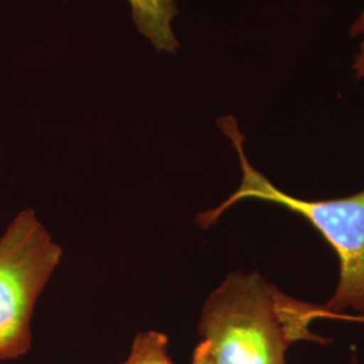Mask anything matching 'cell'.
Wrapping results in <instances>:
<instances>
[{"label":"cell","mask_w":364,"mask_h":364,"mask_svg":"<svg viewBox=\"0 0 364 364\" xmlns=\"http://www.w3.org/2000/svg\"><path fill=\"white\" fill-rule=\"evenodd\" d=\"M320 305L291 299L259 274L235 272L204 302L198 333L213 364H289V347L311 332Z\"/></svg>","instance_id":"6da1fadb"},{"label":"cell","mask_w":364,"mask_h":364,"mask_svg":"<svg viewBox=\"0 0 364 364\" xmlns=\"http://www.w3.org/2000/svg\"><path fill=\"white\" fill-rule=\"evenodd\" d=\"M219 127L234 144L242 168V182L220 207L201 213L197 223L207 228L242 200L274 203L309 221L333 247L340 260V279L333 297L320 306L317 318L355 309L364 314V191L336 200H304L285 193L255 169L245 151V136L234 117L219 119Z\"/></svg>","instance_id":"7a4b0ae2"},{"label":"cell","mask_w":364,"mask_h":364,"mask_svg":"<svg viewBox=\"0 0 364 364\" xmlns=\"http://www.w3.org/2000/svg\"><path fill=\"white\" fill-rule=\"evenodd\" d=\"M61 259L63 248L34 209H22L0 236V362L30 350L36 304Z\"/></svg>","instance_id":"3957f363"},{"label":"cell","mask_w":364,"mask_h":364,"mask_svg":"<svg viewBox=\"0 0 364 364\" xmlns=\"http://www.w3.org/2000/svg\"><path fill=\"white\" fill-rule=\"evenodd\" d=\"M132 19L139 33L159 52L176 53L178 41L174 37L171 22L177 15L174 0H127Z\"/></svg>","instance_id":"277c9868"},{"label":"cell","mask_w":364,"mask_h":364,"mask_svg":"<svg viewBox=\"0 0 364 364\" xmlns=\"http://www.w3.org/2000/svg\"><path fill=\"white\" fill-rule=\"evenodd\" d=\"M123 364H174L169 355V338L153 329L138 333Z\"/></svg>","instance_id":"5b68a950"},{"label":"cell","mask_w":364,"mask_h":364,"mask_svg":"<svg viewBox=\"0 0 364 364\" xmlns=\"http://www.w3.org/2000/svg\"><path fill=\"white\" fill-rule=\"evenodd\" d=\"M350 34L352 38H362L358 53L355 54L352 61V73L356 80H364V9L352 22Z\"/></svg>","instance_id":"8992f818"},{"label":"cell","mask_w":364,"mask_h":364,"mask_svg":"<svg viewBox=\"0 0 364 364\" xmlns=\"http://www.w3.org/2000/svg\"><path fill=\"white\" fill-rule=\"evenodd\" d=\"M191 364H213L210 355L208 352V346L204 340H201L197 346H196L193 356H192V363Z\"/></svg>","instance_id":"52a82bcc"},{"label":"cell","mask_w":364,"mask_h":364,"mask_svg":"<svg viewBox=\"0 0 364 364\" xmlns=\"http://www.w3.org/2000/svg\"><path fill=\"white\" fill-rule=\"evenodd\" d=\"M329 318H340V320H350V321H358V323H364V314H358V316H348V314H333Z\"/></svg>","instance_id":"ba28073f"}]
</instances>
